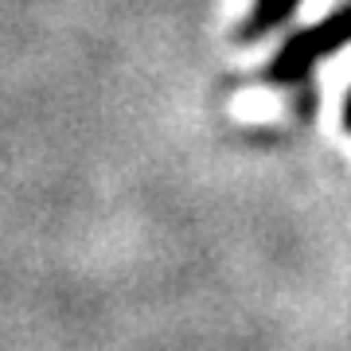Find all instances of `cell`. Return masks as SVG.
<instances>
[{
    "instance_id": "obj_2",
    "label": "cell",
    "mask_w": 351,
    "mask_h": 351,
    "mask_svg": "<svg viewBox=\"0 0 351 351\" xmlns=\"http://www.w3.org/2000/svg\"><path fill=\"white\" fill-rule=\"evenodd\" d=\"M293 8H297V0H258V8L250 12V20L242 27V36H265V32L274 24H281Z\"/></svg>"
},
{
    "instance_id": "obj_3",
    "label": "cell",
    "mask_w": 351,
    "mask_h": 351,
    "mask_svg": "<svg viewBox=\"0 0 351 351\" xmlns=\"http://www.w3.org/2000/svg\"><path fill=\"white\" fill-rule=\"evenodd\" d=\"M348 125H351V98H348Z\"/></svg>"
},
{
    "instance_id": "obj_1",
    "label": "cell",
    "mask_w": 351,
    "mask_h": 351,
    "mask_svg": "<svg viewBox=\"0 0 351 351\" xmlns=\"http://www.w3.org/2000/svg\"><path fill=\"white\" fill-rule=\"evenodd\" d=\"M343 43H351V8L336 12L332 20L308 27V32H297L285 47L277 51L269 75H274L277 82H297V78H304L308 71H313V63L320 59V55L343 47Z\"/></svg>"
}]
</instances>
